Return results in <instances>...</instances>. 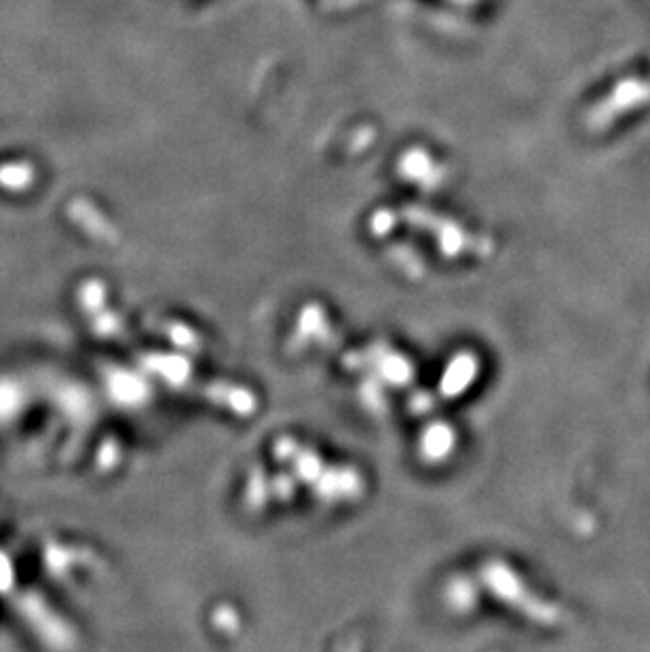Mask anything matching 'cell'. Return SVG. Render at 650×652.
Listing matches in <instances>:
<instances>
[{"label":"cell","mask_w":650,"mask_h":652,"mask_svg":"<svg viewBox=\"0 0 650 652\" xmlns=\"http://www.w3.org/2000/svg\"><path fill=\"white\" fill-rule=\"evenodd\" d=\"M277 458L292 465V473L298 479L311 484L325 501H347L361 492V477L355 471H344L340 467H325L323 460L309 448L300 446L292 439H279L275 448Z\"/></svg>","instance_id":"obj_1"},{"label":"cell","mask_w":650,"mask_h":652,"mask_svg":"<svg viewBox=\"0 0 650 652\" xmlns=\"http://www.w3.org/2000/svg\"><path fill=\"white\" fill-rule=\"evenodd\" d=\"M482 583L496 600L505 602L509 608L518 610L520 615L534 623L549 625L560 619V610L556 606L528 589L518 574L501 562H490L482 568Z\"/></svg>","instance_id":"obj_2"},{"label":"cell","mask_w":650,"mask_h":652,"mask_svg":"<svg viewBox=\"0 0 650 652\" xmlns=\"http://www.w3.org/2000/svg\"><path fill=\"white\" fill-rule=\"evenodd\" d=\"M349 363L353 368H374L380 378H385L395 385L401 382H408L412 376L410 363L395 351H368V353H357L349 357Z\"/></svg>","instance_id":"obj_3"},{"label":"cell","mask_w":650,"mask_h":652,"mask_svg":"<svg viewBox=\"0 0 650 652\" xmlns=\"http://www.w3.org/2000/svg\"><path fill=\"white\" fill-rule=\"evenodd\" d=\"M477 374V361L473 355H461L456 357L442 380V395L444 397H456L461 395Z\"/></svg>","instance_id":"obj_4"},{"label":"cell","mask_w":650,"mask_h":652,"mask_svg":"<svg viewBox=\"0 0 650 652\" xmlns=\"http://www.w3.org/2000/svg\"><path fill=\"white\" fill-rule=\"evenodd\" d=\"M454 446V435L446 425H433L423 437V454L429 460H442Z\"/></svg>","instance_id":"obj_5"}]
</instances>
